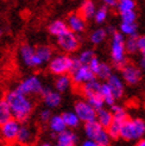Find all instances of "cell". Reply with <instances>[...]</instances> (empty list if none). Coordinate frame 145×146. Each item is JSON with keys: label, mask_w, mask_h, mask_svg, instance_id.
<instances>
[{"label": "cell", "mask_w": 145, "mask_h": 146, "mask_svg": "<svg viewBox=\"0 0 145 146\" xmlns=\"http://www.w3.org/2000/svg\"><path fill=\"white\" fill-rule=\"evenodd\" d=\"M137 17H138V16H137L136 11H131V12H126V13L120 14L121 23H125V24H133V23H136Z\"/></svg>", "instance_id": "obj_37"}, {"label": "cell", "mask_w": 145, "mask_h": 146, "mask_svg": "<svg viewBox=\"0 0 145 146\" xmlns=\"http://www.w3.org/2000/svg\"><path fill=\"white\" fill-rule=\"evenodd\" d=\"M4 99L10 106L14 120L24 122L31 116L35 105L30 96L24 95L23 93H20L17 89H12L6 93Z\"/></svg>", "instance_id": "obj_1"}, {"label": "cell", "mask_w": 145, "mask_h": 146, "mask_svg": "<svg viewBox=\"0 0 145 146\" xmlns=\"http://www.w3.org/2000/svg\"><path fill=\"white\" fill-rule=\"evenodd\" d=\"M68 30L69 29H68V25H67V21L62 20V19L53 20L48 26L49 33L51 36H54V37H56V38L60 37V36H62L63 33H66Z\"/></svg>", "instance_id": "obj_16"}, {"label": "cell", "mask_w": 145, "mask_h": 146, "mask_svg": "<svg viewBox=\"0 0 145 146\" xmlns=\"http://www.w3.org/2000/svg\"><path fill=\"white\" fill-rule=\"evenodd\" d=\"M125 39L126 37L122 36L119 30L113 36H111V58L114 68L121 69L127 63V54L125 49Z\"/></svg>", "instance_id": "obj_4"}, {"label": "cell", "mask_w": 145, "mask_h": 146, "mask_svg": "<svg viewBox=\"0 0 145 146\" xmlns=\"http://www.w3.org/2000/svg\"><path fill=\"white\" fill-rule=\"evenodd\" d=\"M117 10L120 14L136 11V1H133V0H120V1H118Z\"/></svg>", "instance_id": "obj_34"}, {"label": "cell", "mask_w": 145, "mask_h": 146, "mask_svg": "<svg viewBox=\"0 0 145 146\" xmlns=\"http://www.w3.org/2000/svg\"><path fill=\"white\" fill-rule=\"evenodd\" d=\"M56 43H57V46L63 51V54H67V55L76 52L80 49V45H81L78 36L74 32H71L70 30H68L66 33H63L60 37H57Z\"/></svg>", "instance_id": "obj_6"}, {"label": "cell", "mask_w": 145, "mask_h": 146, "mask_svg": "<svg viewBox=\"0 0 145 146\" xmlns=\"http://www.w3.org/2000/svg\"><path fill=\"white\" fill-rule=\"evenodd\" d=\"M55 146H60V145H55Z\"/></svg>", "instance_id": "obj_47"}, {"label": "cell", "mask_w": 145, "mask_h": 146, "mask_svg": "<svg viewBox=\"0 0 145 146\" xmlns=\"http://www.w3.org/2000/svg\"><path fill=\"white\" fill-rule=\"evenodd\" d=\"M44 84H43L42 80L37 75H30L25 77L23 81H20L17 86V90L23 93L26 96H33V95H42L43 90H44Z\"/></svg>", "instance_id": "obj_5"}, {"label": "cell", "mask_w": 145, "mask_h": 146, "mask_svg": "<svg viewBox=\"0 0 145 146\" xmlns=\"http://www.w3.org/2000/svg\"><path fill=\"white\" fill-rule=\"evenodd\" d=\"M93 141H95L98 144V146H111L112 144V139H111V137L110 134H108L107 132V129L106 128H102L99 132V134L94 138V140Z\"/></svg>", "instance_id": "obj_32"}, {"label": "cell", "mask_w": 145, "mask_h": 146, "mask_svg": "<svg viewBox=\"0 0 145 146\" xmlns=\"http://www.w3.org/2000/svg\"><path fill=\"white\" fill-rule=\"evenodd\" d=\"M112 75H113L112 65L108 64V63H105V62H101L98 71L95 72V77H96L98 80H101V81H105V82H106Z\"/></svg>", "instance_id": "obj_28"}, {"label": "cell", "mask_w": 145, "mask_h": 146, "mask_svg": "<svg viewBox=\"0 0 145 146\" xmlns=\"http://www.w3.org/2000/svg\"><path fill=\"white\" fill-rule=\"evenodd\" d=\"M98 7L94 1H90V0H87V1H83L81 7L78 10V13L86 21L89 19H94V16L96 13Z\"/></svg>", "instance_id": "obj_18"}, {"label": "cell", "mask_w": 145, "mask_h": 146, "mask_svg": "<svg viewBox=\"0 0 145 146\" xmlns=\"http://www.w3.org/2000/svg\"><path fill=\"white\" fill-rule=\"evenodd\" d=\"M42 99H43V102L44 105L50 109V108H56L61 105L62 102V95L56 92L55 89H51V88H44L42 93Z\"/></svg>", "instance_id": "obj_13"}, {"label": "cell", "mask_w": 145, "mask_h": 146, "mask_svg": "<svg viewBox=\"0 0 145 146\" xmlns=\"http://www.w3.org/2000/svg\"><path fill=\"white\" fill-rule=\"evenodd\" d=\"M66 21H67V25H68L69 30L71 32L76 33V35L82 33L86 30V27H87V21L80 16L78 12L70 13Z\"/></svg>", "instance_id": "obj_12"}, {"label": "cell", "mask_w": 145, "mask_h": 146, "mask_svg": "<svg viewBox=\"0 0 145 146\" xmlns=\"http://www.w3.org/2000/svg\"><path fill=\"white\" fill-rule=\"evenodd\" d=\"M12 119H13V116H12V112L10 109L9 104L6 102L5 99H1L0 100V126L9 122Z\"/></svg>", "instance_id": "obj_26"}, {"label": "cell", "mask_w": 145, "mask_h": 146, "mask_svg": "<svg viewBox=\"0 0 145 146\" xmlns=\"http://www.w3.org/2000/svg\"><path fill=\"white\" fill-rule=\"evenodd\" d=\"M100 95H101V98L104 99L105 105H107L108 107H112L113 105L117 104V99L114 98L111 88L108 87V84H107L106 82L101 83V87H100Z\"/></svg>", "instance_id": "obj_23"}, {"label": "cell", "mask_w": 145, "mask_h": 146, "mask_svg": "<svg viewBox=\"0 0 145 146\" xmlns=\"http://www.w3.org/2000/svg\"><path fill=\"white\" fill-rule=\"evenodd\" d=\"M70 77L72 80V83L75 86H80V87H82L86 83H88L96 78L95 75H94V72L90 70L89 65H81V64L76 65V67L72 69Z\"/></svg>", "instance_id": "obj_9"}, {"label": "cell", "mask_w": 145, "mask_h": 146, "mask_svg": "<svg viewBox=\"0 0 145 146\" xmlns=\"http://www.w3.org/2000/svg\"><path fill=\"white\" fill-rule=\"evenodd\" d=\"M71 86H72V80H71L70 75L57 76L56 80H55V82H54L55 90H56V92H59L60 94L68 92Z\"/></svg>", "instance_id": "obj_21"}, {"label": "cell", "mask_w": 145, "mask_h": 146, "mask_svg": "<svg viewBox=\"0 0 145 146\" xmlns=\"http://www.w3.org/2000/svg\"><path fill=\"white\" fill-rule=\"evenodd\" d=\"M119 32L125 36V37H133V36H138V25L137 23L133 24H125L120 23L119 25Z\"/></svg>", "instance_id": "obj_30"}, {"label": "cell", "mask_w": 145, "mask_h": 146, "mask_svg": "<svg viewBox=\"0 0 145 146\" xmlns=\"http://www.w3.org/2000/svg\"><path fill=\"white\" fill-rule=\"evenodd\" d=\"M38 146H53V145L50 144V143H42V144H39Z\"/></svg>", "instance_id": "obj_45"}, {"label": "cell", "mask_w": 145, "mask_h": 146, "mask_svg": "<svg viewBox=\"0 0 145 146\" xmlns=\"http://www.w3.org/2000/svg\"><path fill=\"white\" fill-rule=\"evenodd\" d=\"M104 5L107 7V9H112V7H115V9H117L118 1H115V0H105Z\"/></svg>", "instance_id": "obj_41"}, {"label": "cell", "mask_w": 145, "mask_h": 146, "mask_svg": "<svg viewBox=\"0 0 145 146\" xmlns=\"http://www.w3.org/2000/svg\"><path fill=\"white\" fill-rule=\"evenodd\" d=\"M74 113L81 122L87 123L96 121V111L84 99H80L74 104Z\"/></svg>", "instance_id": "obj_7"}, {"label": "cell", "mask_w": 145, "mask_h": 146, "mask_svg": "<svg viewBox=\"0 0 145 146\" xmlns=\"http://www.w3.org/2000/svg\"><path fill=\"white\" fill-rule=\"evenodd\" d=\"M104 127H101L99 125L98 121H92V122H87L84 123V127H83V132H84V135L87 137V139L89 140H94V138H95L99 132Z\"/></svg>", "instance_id": "obj_24"}, {"label": "cell", "mask_w": 145, "mask_h": 146, "mask_svg": "<svg viewBox=\"0 0 145 146\" xmlns=\"http://www.w3.org/2000/svg\"><path fill=\"white\" fill-rule=\"evenodd\" d=\"M48 126H49V129L56 135L61 134L62 132H64V131L67 129V126H66V123H64V121H63L62 115H60V114L53 115L51 119H50V121L48 122Z\"/></svg>", "instance_id": "obj_19"}, {"label": "cell", "mask_w": 145, "mask_h": 146, "mask_svg": "<svg viewBox=\"0 0 145 146\" xmlns=\"http://www.w3.org/2000/svg\"><path fill=\"white\" fill-rule=\"evenodd\" d=\"M78 64L80 63L77 62L76 57H71L70 55L67 54H59L51 58V61L48 64V68L49 71L57 77V76L71 74L72 69Z\"/></svg>", "instance_id": "obj_3"}, {"label": "cell", "mask_w": 145, "mask_h": 146, "mask_svg": "<svg viewBox=\"0 0 145 146\" xmlns=\"http://www.w3.org/2000/svg\"><path fill=\"white\" fill-rule=\"evenodd\" d=\"M78 137L72 129H66L56 137V145L60 146H76Z\"/></svg>", "instance_id": "obj_15"}, {"label": "cell", "mask_w": 145, "mask_h": 146, "mask_svg": "<svg viewBox=\"0 0 145 146\" xmlns=\"http://www.w3.org/2000/svg\"><path fill=\"white\" fill-rule=\"evenodd\" d=\"M36 55H37L38 61L41 62L42 65H44L47 63L49 64V62L54 57V50L49 45H39L36 48Z\"/></svg>", "instance_id": "obj_20"}, {"label": "cell", "mask_w": 145, "mask_h": 146, "mask_svg": "<svg viewBox=\"0 0 145 146\" xmlns=\"http://www.w3.org/2000/svg\"><path fill=\"white\" fill-rule=\"evenodd\" d=\"M106 31H107V35H111V36H113L115 32L118 31V29L115 27L114 25H108V26L106 27Z\"/></svg>", "instance_id": "obj_42"}, {"label": "cell", "mask_w": 145, "mask_h": 146, "mask_svg": "<svg viewBox=\"0 0 145 146\" xmlns=\"http://www.w3.org/2000/svg\"><path fill=\"white\" fill-rule=\"evenodd\" d=\"M20 126H21V123L19 121L12 119L9 122H6L0 126V135H1V138L7 143L17 141V137L19 133Z\"/></svg>", "instance_id": "obj_11"}, {"label": "cell", "mask_w": 145, "mask_h": 146, "mask_svg": "<svg viewBox=\"0 0 145 146\" xmlns=\"http://www.w3.org/2000/svg\"><path fill=\"white\" fill-rule=\"evenodd\" d=\"M96 121L99 122V125L104 128H108L111 126V123L113 122V114L108 108H102L99 109L96 112Z\"/></svg>", "instance_id": "obj_22"}, {"label": "cell", "mask_w": 145, "mask_h": 146, "mask_svg": "<svg viewBox=\"0 0 145 146\" xmlns=\"http://www.w3.org/2000/svg\"><path fill=\"white\" fill-rule=\"evenodd\" d=\"M108 14H110V9H107L105 5H101L100 7H98L96 13L94 16V20L96 24H104L108 18Z\"/></svg>", "instance_id": "obj_35"}, {"label": "cell", "mask_w": 145, "mask_h": 146, "mask_svg": "<svg viewBox=\"0 0 145 146\" xmlns=\"http://www.w3.org/2000/svg\"><path fill=\"white\" fill-rule=\"evenodd\" d=\"M137 45H138V52L142 56H145V35L138 36V38H137Z\"/></svg>", "instance_id": "obj_39"}, {"label": "cell", "mask_w": 145, "mask_h": 146, "mask_svg": "<svg viewBox=\"0 0 145 146\" xmlns=\"http://www.w3.org/2000/svg\"><path fill=\"white\" fill-rule=\"evenodd\" d=\"M106 83L111 88V90H112L115 99L119 100V99L122 98V95H124V93H125V83H124V81H122V78H121L120 75L113 74L106 81Z\"/></svg>", "instance_id": "obj_14"}, {"label": "cell", "mask_w": 145, "mask_h": 146, "mask_svg": "<svg viewBox=\"0 0 145 146\" xmlns=\"http://www.w3.org/2000/svg\"><path fill=\"white\" fill-rule=\"evenodd\" d=\"M1 35H3V32H1V31H0V37H1Z\"/></svg>", "instance_id": "obj_46"}, {"label": "cell", "mask_w": 145, "mask_h": 146, "mask_svg": "<svg viewBox=\"0 0 145 146\" xmlns=\"http://www.w3.org/2000/svg\"><path fill=\"white\" fill-rule=\"evenodd\" d=\"M101 83L98 78L93 80V81L86 83L84 86L81 87V94L83 98H87L90 94H95V93H99L100 92V87H101Z\"/></svg>", "instance_id": "obj_25"}, {"label": "cell", "mask_w": 145, "mask_h": 146, "mask_svg": "<svg viewBox=\"0 0 145 146\" xmlns=\"http://www.w3.org/2000/svg\"><path fill=\"white\" fill-rule=\"evenodd\" d=\"M51 116H53L51 109H49V108L42 109V111L39 112V114H38L39 121H41V122H44V123H48V122L50 121V119H51Z\"/></svg>", "instance_id": "obj_38"}, {"label": "cell", "mask_w": 145, "mask_h": 146, "mask_svg": "<svg viewBox=\"0 0 145 146\" xmlns=\"http://www.w3.org/2000/svg\"><path fill=\"white\" fill-rule=\"evenodd\" d=\"M94 57H96L95 54H94V51L92 49H86V50L81 51L76 58H77V62L81 65H89V63L92 62Z\"/></svg>", "instance_id": "obj_33"}, {"label": "cell", "mask_w": 145, "mask_h": 146, "mask_svg": "<svg viewBox=\"0 0 145 146\" xmlns=\"http://www.w3.org/2000/svg\"><path fill=\"white\" fill-rule=\"evenodd\" d=\"M107 31L106 29L104 27H99V29H95L89 36V40L93 45H99L101 44L102 42H105V39L107 38Z\"/></svg>", "instance_id": "obj_29"}, {"label": "cell", "mask_w": 145, "mask_h": 146, "mask_svg": "<svg viewBox=\"0 0 145 146\" xmlns=\"http://www.w3.org/2000/svg\"><path fill=\"white\" fill-rule=\"evenodd\" d=\"M100 64H101V61L99 60L98 57H94L93 60H92V62L89 63V68H90V70L94 72V75H95V72L98 71V69H99V67H100Z\"/></svg>", "instance_id": "obj_40"}, {"label": "cell", "mask_w": 145, "mask_h": 146, "mask_svg": "<svg viewBox=\"0 0 145 146\" xmlns=\"http://www.w3.org/2000/svg\"><path fill=\"white\" fill-rule=\"evenodd\" d=\"M137 38L138 36H133V37H127L125 39V49L127 55H134L138 52V45H137Z\"/></svg>", "instance_id": "obj_36"}, {"label": "cell", "mask_w": 145, "mask_h": 146, "mask_svg": "<svg viewBox=\"0 0 145 146\" xmlns=\"http://www.w3.org/2000/svg\"><path fill=\"white\" fill-rule=\"evenodd\" d=\"M145 137V120L143 118H128L121 126L120 139L124 141H139Z\"/></svg>", "instance_id": "obj_2"}, {"label": "cell", "mask_w": 145, "mask_h": 146, "mask_svg": "<svg viewBox=\"0 0 145 146\" xmlns=\"http://www.w3.org/2000/svg\"><path fill=\"white\" fill-rule=\"evenodd\" d=\"M19 57L26 67L29 68H39L42 67L38 57L36 55V48L30 44H23L19 48Z\"/></svg>", "instance_id": "obj_10"}, {"label": "cell", "mask_w": 145, "mask_h": 146, "mask_svg": "<svg viewBox=\"0 0 145 146\" xmlns=\"http://www.w3.org/2000/svg\"><path fill=\"white\" fill-rule=\"evenodd\" d=\"M120 76L122 78L124 83L128 86H136L142 81V69L139 65H136L133 63H126L124 67L120 69Z\"/></svg>", "instance_id": "obj_8"}, {"label": "cell", "mask_w": 145, "mask_h": 146, "mask_svg": "<svg viewBox=\"0 0 145 146\" xmlns=\"http://www.w3.org/2000/svg\"><path fill=\"white\" fill-rule=\"evenodd\" d=\"M62 115L63 118V121L64 123H66L67 126V129H74V128H77L78 125H80V119L77 118V115L74 113V111L72 112H64Z\"/></svg>", "instance_id": "obj_27"}, {"label": "cell", "mask_w": 145, "mask_h": 146, "mask_svg": "<svg viewBox=\"0 0 145 146\" xmlns=\"http://www.w3.org/2000/svg\"><path fill=\"white\" fill-rule=\"evenodd\" d=\"M81 146H98V144L93 140H89V139H86L81 143Z\"/></svg>", "instance_id": "obj_43"}, {"label": "cell", "mask_w": 145, "mask_h": 146, "mask_svg": "<svg viewBox=\"0 0 145 146\" xmlns=\"http://www.w3.org/2000/svg\"><path fill=\"white\" fill-rule=\"evenodd\" d=\"M134 146H145V138L140 139L139 141H137V143L134 144Z\"/></svg>", "instance_id": "obj_44"}, {"label": "cell", "mask_w": 145, "mask_h": 146, "mask_svg": "<svg viewBox=\"0 0 145 146\" xmlns=\"http://www.w3.org/2000/svg\"><path fill=\"white\" fill-rule=\"evenodd\" d=\"M122 121H119L117 119H113V122L111 123V126L107 128V132L110 134L112 140H118L120 139V131H121V126H122Z\"/></svg>", "instance_id": "obj_31"}, {"label": "cell", "mask_w": 145, "mask_h": 146, "mask_svg": "<svg viewBox=\"0 0 145 146\" xmlns=\"http://www.w3.org/2000/svg\"><path fill=\"white\" fill-rule=\"evenodd\" d=\"M35 140V131L27 125H21L17 137V141L21 145H30Z\"/></svg>", "instance_id": "obj_17"}]
</instances>
